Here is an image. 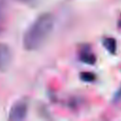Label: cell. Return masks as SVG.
<instances>
[{"mask_svg": "<svg viewBox=\"0 0 121 121\" xmlns=\"http://www.w3.org/2000/svg\"><path fill=\"white\" fill-rule=\"evenodd\" d=\"M3 31V26H2V24L0 23V33Z\"/></svg>", "mask_w": 121, "mask_h": 121, "instance_id": "9", "label": "cell"}, {"mask_svg": "<svg viewBox=\"0 0 121 121\" xmlns=\"http://www.w3.org/2000/svg\"><path fill=\"white\" fill-rule=\"evenodd\" d=\"M7 1L8 0H0V15H1L2 11L4 10L6 5H7Z\"/></svg>", "mask_w": 121, "mask_h": 121, "instance_id": "8", "label": "cell"}, {"mask_svg": "<svg viewBox=\"0 0 121 121\" xmlns=\"http://www.w3.org/2000/svg\"><path fill=\"white\" fill-rule=\"evenodd\" d=\"M80 78L85 82H92L95 79V76L91 72H82L80 74Z\"/></svg>", "mask_w": 121, "mask_h": 121, "instance_id": "6", "label": "cell"}, {"mask_svg": "<svg viewBox=\"0 0 121 121\" xmlns=\"http://www.w3.org/2000/svg\"><path fill=\"white\" fill-rule=\"evenodd\" d=\"M21 4H24V5H27V6H30V7H34L36 5H38V3L41 1V0H15Z\"/></svg>", "mask_w": 121, "mask_h": 121, "instance_id": "7", "label": "cell"}, {"mask_svg": "<svg viewBox=\"0 0 121 121\" xmlns=\"http://www.w3.org/2000/svg\"><path fill=\"white\" fill-rule=\"evenodd\" d=\"M55 26V18L49 12L39 15L27 27L23 37V45L26 50L39 49L49 38Z\"/></svg>", "mask_w": 121, "mask_h": 121, "instance_id": "1", "label": "cell"}, {"mask_svg": "<svg viewBox=\"0 0 121 121\" xmlns=\"http://www.w3.org/2000/svg\"><path fill=\"white\" fill-rule=\"evenodd\" d=\"M27 102L25 99H20L16 101L10 108L9 113V119L11 121H21L24 120L27 114Z\"/></svg>", "mask_w": 121, "mask_h": 121, "instance_id": "2", "label": "cell"}, {"mask_svg": "<svg viewBox=\"0 0 121 121\" xmlns=\"http://www.w3.org/2000/svg\"><path fill=\"white\" fill-rule=\"evenodd\" d=\"M80 60L87 64H94L95 62V56L91 52H83L80 55Z\"/></svg>", "mask_w": 121, "mask_h": 121, "instance_id": "5", "label": "cell"}, {"mask_svg": "<svg viewBox=\"0 0 121 121\" xmlns=\"http://www.w3.org/2000/svg\"><path fill=\"white\" fill-rule=\"evenodd\" d=\"M104 47L112 54H114L116 51V41L113 38H106L103 40Z\"/></svg>", "mask_w": 121, "mask_h": 121, "instance_id": "4", "label": "cell"}, {"mask_svg": "<svg viewBox=\"0 0 121 121\" xmlns=\"http://www.w3.org/2000/svg\"><path fill=\"white\" fill-rule=\"evenodd\" d=\"M11 58L12 55L10 48L7 44L0 43V71H4L9 66Z\"/></svg>", "mask_w": 121, "mask_h": 121, "instance_id": "3", "label": "cell"}]
</instances>
